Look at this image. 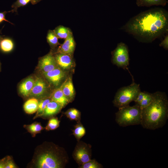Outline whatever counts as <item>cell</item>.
<instances>
[{
  "label": "cell",
  "mask_w": 168,
  "mask_h": 168,
  "mask_svg": "<svg viewBox=\"0 0 168 168\" xmlns=\"http://www.w3.org/2000/svg\"><path fill=\"white\" fill-rule=\"evenodd\" d=\"M120 29L140 42L151 43L168 33V12L163 8L156 7L142 12Z\"/></svg>",
  "instance_id": "obj_1"
},
{
  "label": "cell",
  "mask_w": 168,
  "mask_h": 168,
  "mask_svg": "<svg viewBox=\"0 0 168 168\" xmlns=\"http://www.w3.org/2000/svg\"><path fill=\"white\" fill-rule=\"evenodd\" d=\"M69 162L67 152L52 142H45L36 148L29 165L36 168H64Z\"/></svg>",
  "instance_id": "obj_2"
},
{
  "label": "cell",
  "mask_w": 168,
  "mask_h": 168,
  "mask_svg": "<svg viewBox=\"0 0 168 168\" xmlns=\"http://www.w3.org/2000/svg\"><path fill=\"white\" fill-rule=\"evenodd\" d=\"M151 103L142 110L141 125L145 128L155 130L163 127L168 118V100L166 93H152Z\"/></svg>",
  "instance_id": "obj_3"
},
{
  "label": "cell",
  "mask_w": 168,
  "mask_h": 168,
  "mask_svg": "<svg viewBox=\"0 0 168 168\" xmlns=\"http://www.w3.org/2000/svg\"><path fill=\"white\" fill-rule=\"evenodd\" d=\"M115 113V121L120 126L141 124L142 109L137 105L119 108Z\"/></svg>",
  "instance_id": "obj_4"
},
{
  "label": "cell",
  "mask_w": 168,
  "mask_h": 168,
  "mask_svg": "<svg viewBox=\"0 0 168 168\" xmlns=\"http://www.w3.org/2000/svg\"><path fill=\"white\" fill-rule=\"evenodd\" d=\"M141 91L140 84L134 82L128 86L120 88L114 97L113 101L114 106L119 108L129 105L135 101Z\"/></svg>",
  "instance_id": "obj_5"
},
{
  "label": "cell",
  "mask_w": 168,
  "mask_h": 168,
  "mask_svg": "<svg viewBox=\"0 0 168 168\" xmlns=\"http://www.w3.org/2000/svg\"><path fill=\"white\" fill-rule=\"evenodd\" d=\"M111 54V61L113 64L124 69L128 68L129 58L128 47L125 43H118Z\"/></svg>",
  "instance_id": "obj_6"
},
{
  "label": "cell",
  "mask_w": 168,
  "mask_h": 168,
  "mask_svg": "<svg viewBox=\"0 0 168 168\" xmlns=\"http://www.w3.org/2000/svg\"><path fill=\"white\" fill-rule=\"evenodd\" d=\"M72 156L79 166H81L91 159V145L82 141H77L73 152Z\"/></svg>",
  "instance_id": "obj_7"
},
{
  "label": "cell",
  "mask_w": 168,
  "mask_h": 168,
  "mask_svg": "<svg viewBox=\"0 0 168 168\" xmlns=\"http://www.w3.org/2000/svg\"><path fill=\"white\" fill-rule=\"evenodd\" d=\"M49 89V84L44 78L37 77L35 78L29 97L39 99L40 100L49 97L50 96L47 95Z\"/></svg>",
  "instance_id": "obj_8"
},
{
  "label": "cell",
  "mask_w": 168,
  "mask_h": 168,
  "mask_svg": "<svg viewBox=\"0 0 168 168\" xmlns=\"http://www.w3.org/2000/svg\"><path fill=\"white\" fill-rule=\"evenodd\" d=\"M58 67L54 53L50 51L39 59L37 68L43 73L50 71Z\"/></svg>",
  "instance_id": "obj_9"
},
{
  "label": "cell",
  "mask_w": 168,
  "mask_h": 168,
  "mask_svg": "<svg viewBox=\"0 0 168 168\" xmlns=\"http://www.w3.org/2000/svg\"><path fill=\"white\" fill-rule=\"evenodd\" d=\"M42 74L46 81L55 86H59L66 76L65 71L59 67L50 71Z\"/></svg>",
  "instance_id": "obj_10"
},
{
  "label": "cell",
  "mask_w": 168,
  "mask_h": 168,
  "mask_svg": "<svg viewBox=\"0 0 168 168\" xmlns=\"http://www.w3.org/2000/svg\"><path fill=\"white\" fill-rule=\"evenodd\" d=\"M54 54L58 66L63 70H69L74 67L73 56L60 53H55Z\"/></svg>",
  "instance_id": "obj_11"
},
{
  "label": "cell",
  "mask_w": 168,
  "mask_h": 168,
  "mask_svg": "<svg viewBox=\"0 0 168 168\" xmlns=\"http://www.w3.org/2000/svg\"><path fill=\"white\" fill-rule=\"evenodd\" d=\"M75 47V43L72 33L65 39L63 44L60 45L55 53L73 56Z\"/></svg>",
  "instance_id": "obj_12"
},
{
  "label": "cell",
  "mask_w": 168,
  "mask_h": 168,
  "mask_svg": "<svg viewBox=\"0 0 168 168\" xmlns=\"http://www.w3.org/2000/svg\"><path fill=\"white\" fill-rule=\"evenodd\" d=\"M65 96L71 102L74 100L75 95V89L72 77L68 76L60 86Z\"/></svg>",
  "instance_id": "obj_13"
},
{
  "label": "cell",
  "mask_w": 168,
  "mask_h": 168,
  "mask_svg": "<svg viewBox=\"0 0 168 168\" xmlns=\"http://www.w3.org/2000/svg\"><path fill=\"white\" fill-rule=\"evenodd\" d=\"M62 108L60 105L52 100L47 104L40 117L44 119H49L59 113Z\"/></svg>",
  "instance_id": "obj_14"
},
{
  "label": "cell",
  "mask_w": 168,
  "mask_h": 168,
  "mask_svg": "<svg viewBox=\"0 0 168 168\" xmlns=\"http://www.w3.org/2000/svg\"><path fill=\"white\" fill-rule=\"evenodd\" d=\"M35 78L30 76L22 81L19 86V91L20 94L25 97H29L33 86Z\"/></svg>",
  "instance_id": "obj_15"
},
{
  "label": "cell",
  "mask_w": 168,
  "mask_h": 168,
  "mask_svg": "<svg viewBox=\"0 0 168 168\" xmlns=\"http://www.w3.org/2000/svg\"><path fill=\"white\" fill-rule=\"evenodd\" d=\"M50 96L52 100L58 104L63 108L70 102L64 94L60 86L54 90Z\"/></svg>",
  "instance_id": "obj_16"
},
{
  "label": "cell",
  "mask_w": 168,
  "mask_h": 168,
  "mask_svg": "<svg viewBox=\"0 0 168 168\" xmlns=\"http://www.w3.org/2000/svg\"><path fill=\"white\" fill-rule=\"evenodd\" d=\"M39 103L38 100L34 97H31L27 100L23 105L25 112L28 114H32L37 110Z\"/></svg>",
  "instance_id": "obj_17"
},
{
  "label": "cell",
  "mask_w": 168,
  "mask_h": 168,
  "mask_svg": "<svg viewBox=\"0 0 168 168\" xmlns=\"http://www.w3.org/2000/svg\"><path fill=\"white\" fill-rule=\"evenodd\" d=\"M168 2L167 0H136V4L139 7H150L153 6H164Z\"/></svg>",
  "instance_id": "obj_18"
},
{
  "label": "cell",
  "mask_w": 168,
  "mask_h": 168,
  "mask_svg": "<svg viewBox=\"0 0 168 168\" xmlns=\"http://www.w3.org/2000/svg\"><path fill=\"white\" fill-rule=\"evenodd\" d=\"M23 127L33 137H35L37 134L40 133L41 131L44 129L40 123L37 122L30 124L24 125Z\"/></svg>",
  "instance_id": "obj_19"
},
{
  "label": "cell",
  "mask_w": 168,
  "mask_h": 168,
  "mask_svg": "<svg viewBox=\"0 0 168 168\" xmlns=\"http://www.w3.org/2000/svg\"><path fill=\"white\" fill-rule=\"evenodd\" d=\"M14 47L13 42L10 38H2L0 41V50L3 53H9L13 50Z\"/></svg>",
  "instance_id": "obj_20"
},
{
  "label": "cell",
  "mask_w": 168,
  "mask_h": 168,
  "mask_svg": "<svg viewBox=\"0 0 168 168\" xmlns=\"http://www.w3.org/2000/svg\"><path fill=\"white\" fill-rule=\"evenodd\" d=\"M72 133L77 141H79L86 134V130L81 121L77 122L74 126L73 129L72 130Z\"/></svg>",
  "instance_id": "obj_21"
},
{
  "label": "cell",
  "mask_w": 168,
  "mask_h": 168,
  "mask_svg": "<svg viewBox=\"0 0 168 168\" xmlns=\"http://www.w3.org/2000/svg\"><path fill=\"white\" fill-rule=\"evenodd\" d=\"M52 100L50 96L40 100L36 113L33 119L40 117L43 113L47 104Z\"/></svg>",
  "instance_id": "obj_22"
},
{
  "label": "cell",
  "mask_w": 168,
  "mask_h": 168,
  "mask_svg": "<svg viewBox=\"0 0 168 168\" xmlns=\"http://www.w3.org/2000/svg\"><path fill=\"white\" fill-rule=\"evenodd\" d=\"M54 31L58 38L65 40L72 33L69 28L62 26H58Z\"/></svg>",
  "instance_id": "obj_23"
},
{
  "label": "cell",
  "mask_w": 168,
  "mask_h": 168,
  "mask_svg": "<svg viewBox=\"0 0 168 168\" xmlns=\"http://www.w3.org/2000/svg\"><path fill=\"white\" fill-rule=\"evenodd\" d=\"M64 114L70 120H75L77 122L81 120V112L75 108H71L68 109L64 113Z\"/></svg>",
  "instance_id": "obj_24"
},
{
  "label": "cell",
  "mask_w": 168,
  "mask_h": 168,
  "mask_svg": "<svg viewBox=\"0 0 168 168\" xmlns=\"http://www.w3.org/2000/svg\"><path fill=\"white\" fill-rule=\"evenodd\" d=\"M46 38L47 42L52 49H54L60 44L58 41V38L54 30L48 31Z\"/></svg>",
  "instance_id": "obj_25"
},
{
  "label": "cell",
  "mask_w": 168,
  "mask_h": 168,
  "mask_svg": "<svg viewBox=\"0 0 168 168\" xmlns=\"http://www.w3.org/2000/svg\"><path fill=\"white\" fill-rule=\"evenodd\" d=\"M60 122L57 117H52L49 119L47 124L44 128L48 131L55 130L59 127Z\"/></svg>",
  "instance_id": "obj_26"
},
{
  "label": "cell",
  "mask_w": 168,
  "mask_h": 168,
  "mask_svg": "<svg viewBox=\"0 0 168 168\" xmlns=\"http://www.w3.org/2000/svg\"><path fill=\"white\" fill-rule=\"evenodd\" d=\"M152 99V93L145 91L144 97L138 106L142 110L147 106L151 103Z\"/></svg>",
  "instance_id": "obj_27"
},
{
  "label": "cell",
  "mask_w": 168,
  "mask_h": 168,
  "mask_svg": "<svg viewBox=\"0 0 168 168\" xmlns=\"http://www.w3.org/2000/svg\"><path fill=\"white\" fill-rule=\"evenodd\" d=\"M103 167L102 165L95 159H91L79 167V168H102Z\"/></svg>",
  "instance_id": "obj_28"
},
{
  "label": "cell",
  "mask_w": 168,
  "mask_h": 168,
  "mask_svg": "<svg viewBox=\"0 0 168 168\" xmlns=\"http://www.w3.org/2000/svg\"><path fill=\"white\" fill-rule=\"evenodd\" d=\"M32 0H17L12 5V7L13 9L11 11V12H17V9L21 7L26 6L30 2H31Z\"/></svg>",
  "instance_id": "obj_29"
},
{
  "label": "cell",
  "mask_w": 168,
  "mask_h": 168,
  "mask_svg": "<svg viewBox=\"0 0 168 168\" xmlns=\"http://www.w3.org/2000/svg\"><path fill=\"white\" fill-rule=\"evenodd\" d=\"M17 168L14 163L12 157L10 156H6L5 168Z\"/></svg>",
  "instance_id": "obj_30"
},
{
  "label": "cell",
  "mask_w": 168,
  "mask_h": 168,
  "mask_svg": "<svg viewBox=\"0 0 168 168\" xmlns=\"http://www.w3.org/2000/svg\"><path fill=\"white\" fill-rule=\"evenodd\" d=\"M159 46L162 47L166 50L168 49V34H166L164 39L159 44Z\"/></svg>",
  "instance_id": "obj_31"
},
{
  "label": "cell",
  "mask_w": 168,
  "mask_h": 168,
  "mask_svg": "<svg viewBox=\"0 0 168 168\" xmlns=\"http://www.w3.org/2000/svg\"><path fill=\"white\" fill-rule=\"evenodd\" d=\"M145 92L141 91L139 93L136 99L134 101L135 103V104L138 105L140 104L144 97Z\"/></svg>",
  "instance_id": "obj_32"
},
{
  "label": "cell",
  "mask_w": 168,
  "mask_h": 168,
  "mask_svg": "<svg viewBox=\"0 0 168 168\" xmlns=\"http://www.w3.org/2000/svg\"><path fill=\"white\" fill-rule=\"evenodd\" d=\"M10 12H11V11L9 12L4 11L3 12H0V24L3 21H6L8 22L11 24H12V23L7 20L5 17V15L6 14V13Z\"/></svg>",
  "instance_id": "obj_33"
},
{
  "label": "cell",
  "mask_w": 168,
  "mask_h": 168,
  "mask_svg": "<svg viewBox=\"0 0 168 168\" xmlns=\"http://www.w3.org/2000/svg\"><path fill=\"white\" fill-rule=\"evenodd\" d=\"M6 156L0 159V168H5Z\"/></svg>",
  "instance_id": "obj_34"
},
{
  "label": "cell",
  "mask_w": 168,
  "mask_h": 168,
  "mask_svg": "<svg viewBox=\"0 0 168 168\" xmlns=\"http://www.w3.org/2000/svg\"><path fill=\"white\" fill-rule=\"evenodd\" d=\"M42 0H32L31 2V3L33 5H35L39 2Z\"/></svg>",
  "instance_id": "obj_35"
},
{
  "label": "cell",
  "mask_w": 168,
  "mask_h": 168,
  "mask_svg": "<svg viewBox=\"0 0 168 168\" xmlns=\"http://www.w3.org/2000/svg\"><path fill=\"white\" fill-rule=\"evenodd\" d=\"M1 63L0 62V72L1 71Z\"/></svg>",
  "instance_id": "obj_36"
},
{
  "label": "cell",
  "mask_w": 168,
  "mask_h": 168,
  "mask_svg": "<svg viewBox=\"0 0 168 168\" xmlns=\"http://www.w3.org/2000/svg\"><path fill=\"white\" fill-rule=\"evenodd\" d=\"M2 37L0 35V41L2 39Z\"/></svg>",
  "instance_id": "obj_37"
},
{
  "label": "cell",
  "mask_w": 168,
  "mask_h": 168,
  "mask_svg": "<svg viewBox=\"0 0 168 168\" xmlns=\"http://www.w3.org/2000/svg\"></svg>",
  "instance_id": "obj_38"
}]
</instances>
